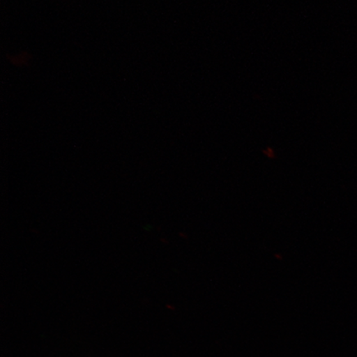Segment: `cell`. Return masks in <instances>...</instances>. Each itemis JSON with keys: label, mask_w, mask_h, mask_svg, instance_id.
<instances>
[]
</instances>
